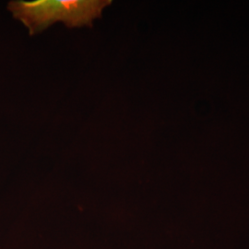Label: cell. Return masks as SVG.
<instances>
[{"mask_svg":"<svg viewBox=\"0 0 249 249\" xmlns=\"http://www.w3.org/2000/svg\"><path fill=\"white\" fill-rule=\"evenodd\" d=\"M111 4L112 0H17L10 1L8 9L35 36L58 21L68 28H90Z\"/></svg>","mask_w":249,"mask_h":249,"instance_id":"cell-1","label":"cell"}]
</instances>
